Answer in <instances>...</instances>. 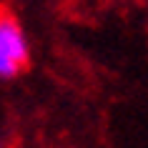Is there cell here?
<instances>
[{
	"mask_svg": "<svg viewBox=\"0 0 148 148\" xmlns=\"http://www.w3.org/2000/svg\"><path fill=\"white\" fill-rule=\"evenodd\" d=\"M30 63V50L20 23L8 10L0 8V78L8 80L23 73Z\"/></svg>",
	"mask_w": 148,
	"mask_h": 148,
	"instance_id": "6da1fadb",
	"label": "cell"
},
{
	"mask_svg": "<svg viewBox=\"0 0 148 148\" xmlns=\"http://www.w3.org/2000/svg\"><path fill=\"white\" fill-rule=\"evenodd\" d=\"M0 148H3V146H0Z\"/></svg>",
	"mask_w": 148,
	"mask_h": 148,
	"instance_id": "7a4b0ae2",
	"label": "cell"
}]
</instances>
